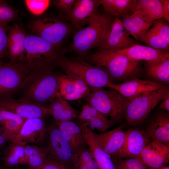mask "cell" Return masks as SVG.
Here are the masks:
<instances>
[{"mask_svg": "<svg viewBox=\"0 0 169 169\" xmlns=\"http://www.w3.org/2000/svg\"><path fill=\"white\" fill-rule=\"evenodd\" d=\"M114 50L135 61L159 62L169 59V52L137 44L125 49Z\"/></svg>", "mask_w": 169, "mask_h": 169, "instance_id": "cell-21", "label": "cell"}, {"mask_svg": "<svg viewBox=\"0 0 169 169\" xmlns=\"http://www.w3.org/2000/svg\"><path fill=\"white\" fill-rule=\"evenodd\" d=\"M75 79L62 74L61 79L59 93L57 96H64L73 93L75 85Z\"/></svg>", "mask_w": 169, "mask_h": 169, "instance_id": "cell-39", "label": "cell"}, {"mask_svg": "<svg viewBox=\"0 0 169 169\" xmlns=\"http://www.w3.org/2000/svg\"><path fill=\"white\" fill-rule=\"evenodd\" d=\"M48 138L47 146L44 148L48 156L72 169L73 153L61 131L55 124L47 128Z\"/></svg>", "mask_w": 169, "mask_h": 169, "instance_id": "cell-10", "label": "cell"}, {"mask_svg": "<svg viewBox=\"0 0 169 169\" xmlns=\"http://www.w3.org/2000/svg\"><path fill=\"white\" fill-rule=\"evenodd\" d=\"M56 66L60 67L67 76L83 80L90 88H108L111 82L104 69L92 64L81 57L63 56L58 61Z\"/></svg>", "mask_w": 169, "mask_h": 169, "instance_id": "cell-5", "label": "cell"}, {"mask_svg": "<svg viewBox=\"0 0 169 169\" xmlns=\"http://www.w3.org/2000/svg\"><path fill=\"white\" fill-rule=\"evenodd\" d=\"M136 44L124 28L119 17L116 16L112 24L108 37L99 47V51L125 49Z\"/></svg>", "mask_w": 169, "mask_h": 169, "instance_id": "cell-16", "label": "cell"}, {"mask_svg": "<svg viewBox=\"0 0 169 169\" xmlns=\"http://www.w3.org/2000/svg\"><path fill=\"white\" fill-rule=\"evenodd\" d=\"M158 108L160 110L169 112V92H168L160 102Z\"/></svg>", "mask_w": 169, "mask_h": 169, "instance_id": "cell-46", "label": "cell"}, {"mask_svg": "<svg viewBox=\"0 0 169 169\" xmlns=\"http://www.w3.org/2000/svg\"><path fill=\"white\" fill-rule=\"evenodd\" d=\"M37 169H71L48 156L44 163Z\"/></svg>", "mask_w": 169, "mask_h": 169, "instance_id": "cell-44", "label": "cell"}, {"mask_svg": "<svg viewBox=\"0 0 169 169\" xmlns=\"http://www.w3.org/2000/svg\"><path fill=\"white\" fill-rule=\"evenodd\" d=\"M42 107L27 100L13 97L0 99V110L13 113L25 119H44L47 115Z\"/></svg>", "mask_w": 169, "mask_h": 169, "instance_id": "cell-15", "label": "cell"}, {"mask_svg": "<svg viewBox=\"0 0 169 169\" xmlns=\"http://www.w3.org/2000/svg\"><path fill=\"white\" fill-rule=\"evenodd\" d=\"M143 69L146 75L153 81L169 85V59L159 62L146 61Z\"/></svg>", "mask_w": 169, "mask_h": 169, "instance_id": "cell-26", "label": "cell"}, {"mask_svg": "<svg viewBox=\"0 0 169 169\" xmlns=\"http://www.w3.org/2000/svg\"><path fill=\"white\" fill-rule=\"evenodd\" d=\"M106 12L112 16L124 17L134 13L136 0H100Z\"/></svg>", "mask_w": 169, "mask_h": 169, "instance_id": "cell-27", "label": "cell"}, {"mask_svg": "<svg viewBox=\"0 0 169 169\" xmlns=\"http://www.w3.org/2000/svg\"><path fill=\"white\" fill-rule=\"evenodd\" d=\"M72 169H99L90 149H84L73 154Z\"/></svg>", "mask_w": 169, "mask_h": 169, "instance_id": "cell-31", "label": "cell"}, {"mask_svg": "<svg viewBox=\"0 0 169 169\" xmlns=\"http://www.w3.org/2000/svg\"><path fill=\"white\" fill-rule=\"evenodd\" d=\"M26 36L24 28L20 25L14 24L9 27L7 48L10 61L25 62Z\"/></svg>", "mask_w": 169, "mask_h": 169, "instance_id": "cell-17", "label": "cell"}, {"mask_svg": "<svg viewBox=\"0 0 169 169\" xmlns=\"http://www.w3.org/2000/svg\"><path fill=\"white\" fill-rule=\"evenodd\" d=\"M26 7L33 14L39 15L43 13L49 7L50 1L49 0H26Z\"/></svg>", "mask_w": 169, "mask_h": 169, "instance_id": "cell-35", "label": "cell"}, {"mask_svg": "<svg viewBox=\"0 0 169 169\" xmlns=\"http://www.w3.org/2000/svg\"><path fill=\"white\" fill-rule=\"evenodd\" d=\"M43 119H26L19 132L10 141L12 143L25 146L28 143L40 142L47 131Z\"/></svg>", "mask_w": 169, "mask_h": 169, "instance_id": "cell-12", "label": "cell"}, {"mask_svg": "<svg viewBox=\"0 0 169 169\" xmlns=\"http://www.w3.org/2000/svg\"><path fill=\"white\" fill-rule=\"evenodd\" d=\"M166 86L153 81L135 78L120 84L111 82L108 88L116 90L127 101H130L144 93L156 90Z\"/></svg>", "mask_w": 169, "mask_h": 169, "instance_id": "cell-13", "label": "cell"}, {"mask_svg": "<svg viewBox=\"0 0 169 169\" xmlns=\"http://www.w3.org/2000/svg\"><path fill=\"white\" fill-rule=\"evenodd\" d=\"M78 117L83 122H84V120L89 121L95 118H99L107 120H110L107 116L103 115L95 108L89 104L83 106Z\"/></svg>", "mask_w": 169, "mask_h": 169, "instance_id": "cell-36", "label": "cell"}, {"mask_svg": "<svg viewBox=\"0 0 169 169\" xmlns=\"http://www.w3.org/2000/svg\"><path fill=\"white\" fill-rule=\"evenodd\" d=\"M115 169H147L138 158H116L113 160Z\"/></svg>", "mask_w": 169, "mask_h": 169, "instance_id": "cell-33", "label": "cell"}, {"mask_svg": "<svg viewBox=\"0 0 169 169\" xmlns=\"http://www.w3.org/2000/svg\"><path fill=\"white\" fill-rule=\"evenodd\" d=\"M157 169H169V166H164Z\"/></svg>", "mask_w": 169, "mask_h": 169, "instance_id": "cell-47", "label": "cell"}, {"mask_svg": "<svg viewBox=\"0 0 169 169\" xmlns=\"http://www.w3.org/2000/svg\"><path fill=\"white\" fill-rule=\"evenodd\" d=\"M161 3L162 18L169 23V0H160Z\"/></svg>", "mask_w": 169, "mask_h": 169, "instance_id": "cell-45", "label": "cell"}, {"mask_svg": "<svg viewBox=\"0 0 169 169\" xmlns=\"http://www.w3.org/2000/svg\"><path fill=\"white\" fill-rule=\"evenodd\" d=\"M59 49L40 37L27 35L25 64L32 72L54 69L64 56Z\"/></svg>", "mask_w": 169, "mask_h": 169, "instance_id": "cell-4", "label": "cell"}, {"mask_svg": "<svg viewBox=\"0 0 169 169\" xmlns=\"http://www.w3.org/2000/svg\"><path fill=\"white\" fill-rule=\"evenodd\" d=\"M55 124L61 131L68 142L73 153L86 149L87 145L83 137L80 126L72 120L55 121Z\"/></svg>", "mask_w": 169, "mask_h": 169, "instance_id": "cell-23", "label": "cell"}, {"mask_svg": "<svg viewBox=\"0 0 169 169\" xmlns=\"http://www.w3.org/2000/svg\"><path fill=\"white\" fill-rule=\"evenodd\" d=\"M75 1V0H56L53 2L58 8L67 14L68 16L71 13Z\"/></svg>", "mask_w": 169, "mask_h": 169, "instance_id": "cell-43", "label": "cell"}, {"mask_svg": "<svg viewBox=\"0 0 169 169\" xmlns=\"http://www.w3.org/2000/svg\"><path fill=\"white\" fill-rule=\"evenodd\" d=\"M44 112L52 116L55 122L72 120L77 116V113L67 100L57 96L50 102L48 107H42Z\"/></svg>", "mask_w": 169, "mask_h": 169, "instance_id": "cell-25", "label": "cell"}, {"mask_svg": "<svg viewBox=\"0 0 169 169\" xmlns=\"http://www.w3.org/2000/svg\"><path fill=\"white\" fill-rule=\"evenodd\" d=\"M31 73L24 63L5 62L0 67V99L19 93Z\"/></svg>", "mask_w": 169, "mask_h": 169, "instance_id": "cell-8", "label": "cell"}, {"mask_svg": "<svg viewBox=\"0 0 169 169\" xmlns=\"http://www.w3.org/2000/svg\"><path fill=\"white\" fill-rule=\"evenodd\" d=\"M89 121L91 129H97L102 132L115 124L110 120H105L99 118H94Z\"/></svg>", "mask_w": 169, "mask_h": 169, "instance_id": "cell-41", "label": "cell"}, {"mask_svg": "<svg viewBox=\"0 0 169 169\" xmlns=\"http://www.w3.org/2000/svg\"><path fill=\"white\" fill-rule=\"evenodd\" d=\"M18 12L5 0H0V21L9 23L15 19Z\"/></svg>", "mask_w": 169, "mask_h": 169, "instance_id": "cell-38", "label": "cell"}, {"mask_svg": "<svg viewBox=\"0 0 169 169\" xmlns=\"http://www.w3.org/2000/svg\"><path fill=\"white\" fill-rule=\"evenodd\" d=\"M4 162L8 167L25 164L24 146L12 143L4 158Z\"/></svg>", "mask_w": 169, "mask_h": 169, "instance_id": "cell-32", "label": "cell"}, {"mask_svg": "<svg viewBox=\"0 0 169 169\" xmlns=\"http://www.w3.org/2000/svg\"><path fill=\"white\" fill-rule=\"evenodd\" d=\"M1 124L2 133L9 141L19 132L22 126L13 120L5 121Z\"/></svg>", "mask_w": 169, "mask_h": 169, "instance_id": "cell-37", "label": "cell"}, {"mask_svg": "<svg viewBox=\"0 0 169 169\" xmlns=\"http://www.w3.org/2000/svg\"><path fill=\"white\" fill-rule=\"evenodd\" d=\"M26 119L11 112L0 110V124L8 120H13L22 126Z\"/></svg>", "mask_w": 169, "mask_h": 169, "instance_id": "cell-42", "label": "cell"}, {"mask_svg": "<svg viewBox=\"0 0 169 169\" xmlns=\"http://www.w3.org/2000/svg\"><path fill=\"white\" fill-rule=\"evenodd\" d=\"M126 138L121 158H137L145 147L151 141L144 130L138 128L125 131Z\"/></svg>", "mask_w": 169, "mask_h": 169, "instance_id": "cell-18", "label": "cell"}, {"mask_svg": "<svg viewBox=\"0 0 169 169\" xmlns=\"http://www.w3.org/2000/svg\"><path fill=\"white\" fill-rule=\"evenodd\" d=\"M125 125V123H122L113 130L104 133L93 132L98 145L113 160L121 158L126 138L125 131H124Z\"/></svg>", "mask_w": 169, "mask_h": 169, "instance_id": "cell-11", "label": "cell"}, {"mask_svg": "<svg viewBox=\"0 0 169 169\" xmlns=\"http://www.w3.org/2000/svg\"><path fill=\"white\" fill-rule=\"evenodd\" d=\"M5 62H3L1 59H0V67H1L4 63Z\"/></svg>", "mask_w": 169, "mask_h": 169, "instance_id": "cell-48", "label": "cell"}, {"mask_svg": "<svg viewBox=\"0 0 169 169\" xmlns=\"http://www.w3.org/2000/svg\"><path fill=\"white\" fill-rule=\"evenodd\" d=\"M120 20L128 34L137 41L139 40L155 21H150L138 11L135 12L130 15L123 17Z\"/></svg>", "mask_w": 169, "mask_h": 169, "instance_id": "cell-24", "label": "cell"}, {"mask_svg": "<svg viewBox=\"0 0 169 169\" xmlns=\"http://www.w3.org/2000/svg\"><path fill=\"white\" fill-rule=\"evenodd\" d=\"M136 11L140 12L152 21L162 18L160 0H136L134 12Z\"/></svg>", "mask_w": 169, "mask_h": 169, "instance_id": "cell-28", "label": "cell"}, {"mask_svg": "<svg viewBox=\"0 0 169 169\" xmlns=\"http://www.w3.org/2000/svg\"><path fill=\"white\" fill-rule=\"evenodd\" d=\"M82 58L92 64L104 69L113 83L115 82L123 83L138 78L144 71L141 61L131 60L114 50H99Z\"/></svg>", "mask_w": 169, "mask_h": 169, "instance_id": "cell-1", "label": "cell"}, {"mask_svg": "<svg viewBox=\"0 0 169 169\" xmlns=\"http://www.w3.org/2000/svg\"><path fill=\"white\" fill-rule=\"evenodd\" d=\"M29 29L35 35L59 48L70 33L72 28L68 24L55 17L35 19L29 24Z\"/></svg>", "mask_w": 169, "mask_h": 169, "instance_id": "cell-9", "label": "cell"}, {"mask_svg": "<svg viewBox=\"0 0 169 169\" xmlns=\"http://www.w3.org/2000/svg\"><path fill=\"white\" fill-rule=\"evenodd\" d=\"M139 41L154 49L169 52V44L163 39L155 22L152 27L144 33Z\"/></svg>", "mask_w": 169, "mask_h": 169, "instance_id": "cell-30", "label": "cell"}, {"mask_svg": "<svg viewBox=\"0 0 169 169\" xmlns=\"http://www.w3.org/2000/svg\"><path fill=\"white\" fill-rule=\"evenodd\" d=\"M101 5L100 0H76L73 8L68 16L72 25L79 29L88 24Z\"/></svg>", "mask_w": 169, "mask_h": 169, "instance_id": "cell-20", "label": "cell"}, {"mask_svg": "<svg viewBox=\"0 0 169 169\" xmlns=\"http://www.w3.org/2000/svg\"><path fill=\"white\" fill-rule=\"evenodd\" d=\"M8 23L0 21V59L8 57L7 35Z\"/></svg>", "mask_w": 169, "mask_h": 169, "instance_id": "cell-40", "label": "cell"}, {"mask_svg": "<svg viewBox=\"0 0 169 169\" xmlns=\"http://www.w3.org/2000/svg\"><path fill=\"white\" fill-rule=\"evenodd\" d=\"M145 131L152 140L169 145V114L159 110L150 119Z\"/></svg>", "mask_w": 169, "mask_h": 169, "instance_id": "cell-19", "label": "cell"}, {"mask_svg": "<svg viewBox=\"0 0 169 169\" xmlns=\"http://www.w3.org/2000/svg\"><path fill=\"white\" fill-rule=\"evenodd\" d=\"M114 19L109 14L97 12L87 27L74 34L71 49L84 57L91 49L100 47L108 37Z\"/></svg>", "mask_w": 169, "mask_h": 169, "instance_id": "cell-3", "label": "cell"}, {"mask_svg": "<svg viewBox=\"0 0 169 169\" xmlns=\"http://www.w3.org/2000/svg\"><path fill=\"white\" fill-rule=\"evenodd\" d=\"M168 92L169 87L166 86L144 93L128 101L125 110V124L135 126L141 123Z\"/></svg>", "mask_w": 169, "mask_h": 169, "instance_id": "cell-7", "label": "cell"}, {"mask_svg": "<svg viewBox=\"0 0 169 169\" xmlns=\"http://www.w3.org/2000/svg\"><path fill=\"white\" fill-rule=\"evenodd\" d=\"M75 88L73 92L63 97L65 100H77L85 97L90 92V88L83 80L75 79Z\"/></svg>", "mask_w": 169, "mask_h": 169, "instance_id": "cell-34", "label": "cell"}, {"mask_svg": "<svg viewBox=\"0 0 169 169\" xmlns=\"http://www.w3.org/2000/svg\"><path fill=\"white\" fill-rule=\"evenodd\" d=\"M25 164L30 169H37L45 162L48 155L44 148L37 146L25 145L24 146Z\"/></svg>", "mask_w": 169, "mask_h": 169, "instance_id": "cell-29", "label": "cell"}, {"mask_svg": "<svg viewBox=\"0 0 169 169\" xmlns=\"http://www.w3.org/2000/svg\"><path fill=\"white\" fill-rule=\"evenodd\" d=\"M49 69L31 73L19 98L44 107L58 95L62 74Z\"/></svg>", "mask_w": 169, "mask_h": 169, "instance_id": "cell-2", "label": "cell"}, {"mask_svg": "<svg viewBox=\"0 0 169 169\" xmlns=\"http://www.w3.org/2000/svg\"><path fill=\"white\" fill-rule=\"evenodd\" d=\"M137 158L150 169H157L166 166L169 160V145L152 140Z\"/></svg>", "mask_w": 169, "mask_h": 169, "instance_id": "cell-14", "label": "cell"}, {"mask_svg": "<svg viewBox=\"0 0 169 169\" xmlns=\"http://www.w3.org/2000/svg\"><path fill=\"white\" fill-rule=\"evenodd\" d=\"M84 138L96 161L99 169H115L111 157L98 145L93 132L84 122L80 126Z\"/></svg>", "mask_w": 169, "mask_h": 169, "instance_id": "cell-22", "label": "cell"}, {"mask_svg": "<svg viewBox=\"0 0 169 169\" xmlns=\"http://www.w3.org/2000/svg\"><path fill=\"white\" fill-rule=\"evenodd\" d=\"M84 98L89 105L115 124L122 123L128 101L116 90L104 88H90V92Z\"/></svg>", "mask_w": 169, "mask_h": 169, "instance_id": "cell-6", "label": "cell"}]
</instances>
